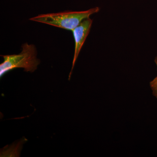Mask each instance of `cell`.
<instances>
[{
	"mask_svg": "<svg viewBox=\"0 0 157 157\" xmlns=\"http://www.w3.org/2000/svg\"><path fill=\"white\" fill-rule=\"evenodd\" d=\"M92 23V20L90 18L85 19L78 26L76 27L72 31L75 41V50L72 69L69 75V79H70L76 59L78 58L82 47L84 44L88 35L89 34Z\"/></svg>",
	"mask_w": 157,
	"mask_h": 157,
	"instance_id": "cell-3",
	"label": "cell"
},
{
	"mask_svg": "<svg viewBox=\"0 0 157 157\" xmlns=\"http://www.w3.org/2000/svg\"><path fill=\"white\" fill-rule=\"evenodd\" d=\"M100 11L98 7L92 8L87 11H65L59 13L39 14L29 20L33 21L42 23L49 25L73 31L84 20Z\"/></svg>",
	"mask_w": 157,
	"mask_h": 157,
	"instance_id": "cell-1",
	"label": "cell"
},
{
	"mask_svg": "<svg viewBox=\"0 0 157 157\" xmlns=\"http://www.w3.org/2000/svg\"><path fill=\"white\" fill-rule=\"evenodd\" d=\"M21 47L22 51L18 54L1 56L4 61L0 64L1 77L16 68H24L25 72L31 73L37 70L40 61L37 59V50L35 45L25 43Z\"/></svg>",
	"mask_w": 157,
	"mask_h": 157,
	"instance_id": "cell-2",
	"label": "cell"
},
{
	"mask_svg": "<svg viewBox=\"0 0 157 157\" xmlns=\"http://www.w3.org/2000/svg\"><path fill=\"white\" fill-rule=\"evenodd\" d=\"M155 62L156 65L157 70V56L155 58ZM150 86L152 91L153 95L157 99V76L150 82Z\"/></svg>",
	"mask_w": 157,
	"mask_h": 157,
	"instance_id": "cell-4",
	"label": "cell"
}]
</instances>
